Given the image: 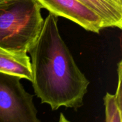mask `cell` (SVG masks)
I'll return each mask as SVG.
<instances>
[{
    "label": "cell",
    "mask_w": 122,
    "mask_h": 122,
    "mask_svg": "<svg viewBox=\"0 0 122 122\" xmlns=\"http://www.w3.org/2000/svg\"><path fill=\"white\" fill-rule=\"evenodd\" d=\"M41 8L36 0L0 1V47L27 54L42 29Z\"/></svg>",
    "instance_id": "7a4b0ae2"
},
{
    "label": "cell",
    "mask_w": 122,
    "mask_h": 122,
    "mask_svg": "<svg viewBox=\"0 0 122 122\" xmlns=\"http://www.w3.org/2000/svg\"><path fill=\"white\" fill-rule=\"evenodd\" d=\"M18 75L0 71V122H39L33 95Z\"/></svg>",
    "instance_id": "3957f363"
},
{
    "label": "cell",
    "mask_w": 122,
    "mask_h": 122,
    "mask_svg": "<svg viewBox=\"0 0 122 122\" xmlns=\"http://www.w3.org/2000/svg\"><path fill=\"white\" fill-rule=\"evenodd\" d=\"M106 122H122V104L120 103L116 96L107 92L104 97Z\"/></svg>",
    "instance_id": "52a82bcc"
},
{
    "label": "cell",
    "mask_w": 122,
    "mask_h": 122,
    "mask_svg": "<svg viewBox=\"0 0 122 122\" xmlns=\"http://www.w3.org/2000/svg\"><path fill=\"white\" fill-rule=\"evenodd\" d=\"M101 19L103 28H122V0H77Z\"/></svg>",
    "instance_id": "5b68a950"
},
{
    "label": "cell",
    "mask_w": 122,
    "mask_h": 122,
    "mask_svg": "<svg viewBox=\"0 0 122 122\" xmlns=\"http://www.w3.org/2000/svg\"><path fill=\"white\" fill-rule=\"evenodd\" d=\"M2 1V0H0V1Z\"/></svg>",
    "instance_id": "ba28073f"
},
{
    "label": "cell",
    "mask_w": 122,
    "mask_h": 122,
    "mask_svg": "<svg viewBox=\"0 0 122 122\" xmlns=\"http://www.w3.org/2000/svg\"><path fill=\"white\" fill-rule=\"evenodd\" d=\"M0 71L32 81L30 58L27 54L14 53L0 47Z\"/></svg>",
    "instance_id": "8992f818"
},
{
    "label": "cell",
    "mask_w": 122,
    "mask_h": 122,
    "mask_svg": "<svg viewBox=\"0 0 122 122\" xmlns=\"http://www.w3.org/2000/svg\"><path fill=\"white\" fill-rule=\"evenodd\" d=\"M50 13L66 18L85 30L99 33L103 29L101 19L77 0H36Z\"/></svg>",
    "instance_id": "277c9868"
},
{
    "label": "cell",
    "mask_w": 122,
    "mask_h": 122,
    "mask_svg": "<svg viewBox=\"0 0 122 122\" xmlns=\"http://www.w3.org/2000/svg\"><path fill=\"white\" fill-rule=\"evenodd\" d=\"M58 18L50 13L40 35L29 50L32 85L42 103L52 110H77L83 105L89 81L81 71L60 34Z\"/></svg>",
    "instance_id": "6da1fadb"
}]
</instances>
